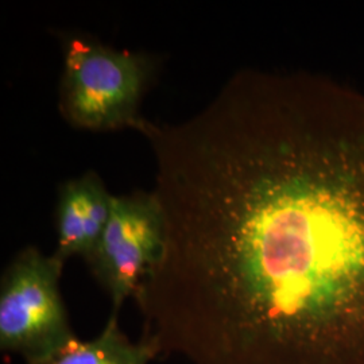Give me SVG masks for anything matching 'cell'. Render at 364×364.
Segmentation results:
<instances>
[{
	"mask_svg": "<svg viewBox=\"0 0 364 364\" xmlns=\"http://www.w3.org/2000/svg\"><path fill=\"white\" fill-rule=\"evenodd\" d=\"M164 258L142 338L191 364H364V91L245 69L149 123Z\"/></svg>",
	"mask_w": 364,
	"mask_h": 364,
	"instance_id": "cell-1",
	"label": "cell"
},
{
	"mask_svg": "<svg viewBox=\"0 0 364 364\" xmlns=\"http://www.w3.org/2000/svg\"><path fill=\"white\" fill-rule=\"evenodd\" d=\"M63 50L61 117L80 130L134 129L144 134L149 122L139 107L156 76V58L117 50L85 36H68Z\"/></svg>",
	"mask_w": 364,
	"mask_h": 364,
	"instance_id": "cell-2",
	"label": "cell"
},
{
	"mask_svg": "<svg viewBox=\"0 0 364 364\" xmlns=\"http://www.w3.org/2000/svg\"><path fill=\"white\" fill-rule=\"evenodd\" d=\"M64 263L28 246L9 263L0 282V348L39 360L76 338L60 291Z\"/></svg>",
	"mask_w": 364,
	"mask_h": 364,
	"instance_id": "cell-3",
	"label": "cell"
},
{
	"mask_svg": "<svg viewBox=\"0 0 364 364\" xmlns=\"http://www.w3.org/2000/svg\"><path fill=\"white\" fill-rule=\"evenodd\" d=\"M165 243V219L153 191L114 196L105 231L85 258L112 301V312L138 297L164 258Z\"/></svg>",
	"mask_w": 364,
	"mask_h": 364,
	"instance_id": "cell-4",
	"label": "cell"
},
{
	"mask_svg": "<svg viewBox=\"0 0 364 364\" xmlns=\"http://www.w3.org/2000/svg\"><path fill=\"white\" fill-rule=\"evenodd\" d=\"M112 198L102 177L88 170L58 189L55 207L57 247L53 255L65 264L72 257L91 254L111 215Z\"/></svg>",
	"mask_w": 364,
	"mask_h": 364,
	"instance_id": "cell-5",
	"label": "cell"
},
{
	"mask_svg": "<svg viewBox=\"0 0 364 364\" xmlns=\"http://www.w3.org/2000/svg\"><path fill=\"white\" fill-rule=\"evenodd\" d=\"M156 356L149 341H131L119 326L117 313L112 312L99 336L72 338L60 350L27 364H150Z\"/></svg>",
	"mask_w": 364,
	"mask_h": 364,
	"instance_id": "cell-6",
	"label": "cell"
}]
</instances>
